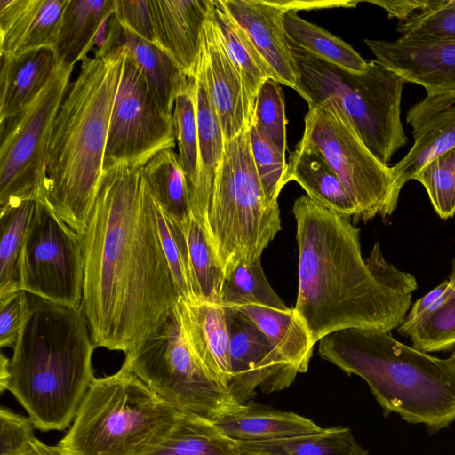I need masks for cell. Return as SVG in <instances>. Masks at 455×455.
Returning <instances> with one entry per match:
<instances>
[{"label":"cell","instance_id":"obj_11","mask_svg":"<svg viewBox=\"0 0 455 455\" xmlns=\"http://www.w3.org/2000/svg\"><path fill=\"white\" fill-rule=\"evenodd\" d=\"M301 140L316 149L339 177L356 212L354 225L395 211L401 190L392 166L382 164L356 133L334 112L310 108Z\"/></svg>","mask_w":455,"mask_h":455},{"label":"cell","instance_id":"obj_26","mask_svg":"<svg viewBox=\"0 0 455 455\" xmlns=\"http://www.w3.org/2000/svg\"><path fill=\"white\" fill-rule=\"evenodd\" d=\"M124 46L142 72L161 107L172 114L175 100L188 77L156 44L147 41L120 24L116 48Z\"/></svg>","mask_w":455,"mask_h":455},{"label":"cell","instance_id":"obj_25","mask_svg":"<svg viewBox=\"0 0 455 455\" xmlns=\"http://www.w3.org/2000/svg\"><path fill=\"white\" fill-rule=\"evenodd\" d=\"M232 307L250 318L299 373L307 371L315 345L294 308L251 304Z\"/></svg>","mask_w":455,"mask_h":455},{"label":"cell","instance_id":"obj_1","mask_svg":"<svg viewBox=\"0 0 455 455\" xmlns=\"http://www.w3.org/2000/svg\"><path fill=\"white\" fill-rule=\"evenodd\" d=\"M141 169L103 172L80 235V309L95 347L124 354L154 333L180 299Z\"/></svg>","mask_w":455,"mask_h":455},{"label":"cell","instance_id":"obj_43","mask_svg":"<svg viewBox=\"0 0 455 455\" xmlns=\"http://www.w3.org/2000/svg\"><path fill=\"white\" fill-rule=\"evenodd\" d=\"M396 29L406 39L455 41V8L447 0H435L430 8L399 22Z\"/></svg>","mask_w":455,"mask_h":455},{"label":"cell","instance_id":"obj_10","mask_svg":"<svg viewBox=\"0 0 455 455\" xmlns=\"http://www.w3.org/2000/svg\"><path fill=\"white\" fill-rule=\"evenodd\" d=\"M73 69L56 60L49 79L32 101L0 120V209L22 200H45L48 143Z\"/></svg>","mask_w":455,"mask_h":455},{"label":"cell","instance_id":"obj_28","mask_svg":"<svg viewBox=\"0 0 455 455\" xmlns=\"http://www.w3.org/2000/svg\"><path fill=\"white\" fill-rule=\"evenodd\" d=\"M115 12V0H68L53 46L56 60L75 66L88 57L102 21Z\"/></svg>","mask_w":455,"mask_h":455},{"label":"cell","instance_id":"obj_39","mask_svg":"<svg viewBox=\"0 0 455 455\" xmlns=\"http://www.w3.org/2000/svg\"><path fill=\"white\" fill-rule=\"evenodd\" d=\"M414 180L425 188L441 219L455 215V147L429 161Z\"/></svg>","mask_w":455,"mask_h":455},{"label":"cell","instance_id":"obj_50","mask_svg":"<svg viewBox=\"0 0 455 455\" xmlns=\"http://www.w3.org/2000/svg\"><path fill=\"white\" fill-rule=\"evenodd\" d=\"M8 361L9 358L5 357L3 354L0 359V392L3 393L7 390L8 380H9V371H8Z\"/></svg>","mask_w":455,"mask_h":455},{"label":"cell","instance_id":"obj_40","mask_svg":"<svg viewBox=\"0 0 455 455\" xmlns=\"http://www.w3.org/2000/svg\"><path fill=\"white\" fill-rule=\"evenodd\" d=\"M154 210L162 246L180 298L186 301L193 302L194 298L188 263V251L182 228L166 214L155 199Z\"/></svg>","mask_w":455,"mask_h":455},{"label":"cell","instance_id":"obj_31","mask_svg":"<svg viewBox=\"0 0 455 455\" xmlns=\"http://www.w3.org/2000/svg\"><path fill=\"white\" fill-rule=\"evenodd\" d=\"M145 455H240L238 443L207 419L182 413L165 439Z\"/></svg>","mask_w":455,"mask_h":455},{"label":"cell","instance_id":"obj_45","mask_svg":"<svg viewBox=\"0 0 455 455\" xmlns=\"http://www.w3.org/2000/svg\"><path fill=\"white\" fill-rule=\"evenodd\" d=\"M114 13L124 28L156 44L148 0H115Z\"/></svg>","mask_w":455,"mask_h":455},{"label":"cell","instance_id":"obj_22","mask_svg":"<svg viewBox=\"0 0 455 455\" xmlns=\"http://www.w3.org/2000/svg\"><path fill=\"white\" fill-rule=\"evenodd\" d=\"M296 181L318 205L352 220L356 208L338 174L314 148L299 141L291 152L283 179Z\"/></svg>","mask_w":455,"mask_h":455},{"label":"cell","instance_id":"obj_47","mask_svg":"<svg viewBox=\"0 0 455 455\" xmlns=\"http://www.w3.org/2000/svg\"><path fill=\"white\" fill-rule=\"evenodd\" d=\"M435 0H369L367 3L378 5L386 11L389 18H396L403 22L417 13L430 8Z\"/></svg>","mask_w":455,"mask_h":455},{"label":"cell","instance_id":"obj_17","mask_svg":"<svg viewBox=\"0 0 455 455\" xmlns=\"http://www.w3.org/2000/svg\"><path fill=\"white\" fill-rule=\"evenodd\" d=\"M245 32L273 79L296 89L297 68L282 21L285 13L270 0H220Z\"/></svg>","mask_w":455,"mask_h":455},{"label":"cell","instance_id":"obj_49","mask_svg":"<svg viewBox=\"0 0 455 455\" xmlns=\"http://www.w3.org/2000/svg\"><path fill=\"white\" fill-rule=\"evenodd\" d=\"M26 455H62L57 446H50L36 438L33 447Z\"/></svg>","mask_w":455,"mask_h":455},{"label":"cell","instance_id":"obj_19","mask_svg":"<svg viewBox=\"0 0 455 455\" xmlns=\"http://www.w3.org/2000/svg\"><path fill=\"white\" fill-rule=\"evenodd\" d=\"M175 307L193 354L208 374L228 389L231 372L225 307L206 301L189 302L181 298Z\"/></svg>","mask_w":455,"mask_h":455},{"label":"cell","instance_id":"obj_15","mask_svg":"<svg viewBox=\"0 0 455 455\" xmlns=\"http://www.w3.org/2000/svg\"><path fill=\"white\" fill-rule=\"evenodd\" d=\"M375 60L405 83L422 86L426 97L455 91V41L364 39Z\"/></svg>","mask_w":455,"mask_h":455},{"label":"cell","instance_id":"obj_4","mask_svg":"<svg viewBox=\"0 0 455 455\" xmlns=\"http://www.w3.org/2000/svg\"><path fill=\"white\" fill-rule=\"evenodd\" d=\"M124 46L86 57L55 117L46 156L44 202L79 235L87 225L103 173Z\"/></svg>","mask_w":455,"mask_h":455},{"label":"cell","instance_id":"obj_48","mask_svg":"<svg viewBox=\"0 0 455 455\" xmlns=\"http://www.w3.org/2000/svg\"><path fill=\"white\" fill-rule=\"evenodd\" d=\"M275 5L281 8L285 12H298L301 10H314L323 8H334V7H355L359 1H288L278 0L273 1Z\"/></svg>","mask_w":455,"mask_h":455},{"label":"cell","instance_id":"obj_38","mask_svg":"<svg viewBox=\"0 0 455 455\" xmlns=\"http://www.w3.org/2000/svg\"><path fill=\"white\" fill-rule=\"evenodd\" d=\"M260 305L274 308H288L269 284L259 259L239 265L227 278L221 305L232 307Z\"/></svg>","mask_w":455,"mask_h":455},{"label":"cell","instance_id":"obj_44","mask_svg":"<svg viewBox=\"0 0 455 455\" xmlns=\"http://www.w3.org/2000/svg\"><path fill=\"white\" fill-rule=\"evenodd\" d=\"M29 418L2 406L0 409V455H26L36 437Z\"/></svg>","mask_w":455,"mask_h":455},{"label":"cell","instance_id":"obj_35","mask_svg":"<svg viewBox=\"0 0 455 455\" xmlns=\"http://www.w3.org/2000/svg\"><path fill=\"white\" fill-rule=\"evenodd\" d=\"M39 200L28 199L0 209V299L20 290L19 261Z\"/></svg>","mask_w":455,"mask_h":455},{"label":"cell","instance_id":"obj_27","mask_svg":"<svg viewBox=\"0 0 455 455\" xmlns=\"http://www.w3.org/2000/svg\"><path fill=\"white\" fill-rule=\"evenodd\" d=\"M196 111L199 148V184L190 199L192 216L200 218L209 197L220 161L225 138L216 110L209 97L202 74L196 67Z\"/></svg>","mask_w":455,"mask_h":455},{"label":"cell","instance_id":"obj_23","mask_svg":"<svg viewBox=\"0 0 455 455\" xmlns=\"http://www.w3.org/2000/svg\"><path fill=\"white\" fill-rule=\"evenodd\" d=\"M0 120L25 108L49 79L56 56L52 47L0 54Z\"/></svg>","mask_w":455,"mask_h":455},{"label":"cell","instance_id":"obj_2","mask_svg":"<svg viewBox=\"0 0 455 455\" xmlns=\"http://www.w3.org/2000/svg\"><path fill=\"white\" fill-rule=\"evenodd\" d=\"M299 283L295 311L315 345L346 329L391 331L403 321L415 276L385 259L376 243L363 259L360 228L307 195L295 200Z\"/></svg>","mask_w":455,"mask_h":455},{"label":"cell","instance_id":"obj_37","mask_svg":"<svg viewBox=\"0 0 455 455\" xmlns=\"http://www.w3.org/2000/svg\"><path fill=\"white\" fill-rule=\"evenodd\" d=\"M196 78L188 83L178 94L172 118L178 143L179 159L187 179L190 199L199 184V148L196 111Z\"/></svg>","mask_w":455,"mask_h":455},{"label":"cell","instance_id":"obj_3","mask_svg":"<svg viewBox=\"0 0 455 455\" xmlns=\"http://www.w3.org/2000/svg\"><path fill=\"white\" fill-rule=\"evenodd\" d=\"M80 308L26 292L23 322L8 361L10 391L41 431L70 426L93 382L95 348Z\"/></svg>","mask_w":455,"mask_h":455},{"label":"cell","instance_id":"obj_7","mask_svg":"<svg viewBox=\"0 0 455 455\" xmlns=\"http://www.w3.org/2000/svg\"><path fill=\"white\" fill-rule=\"evenodd\" d=\"M182 412L126 369L95 378L57 447L62 455H145Z\"/></svg>","mask_w":455,"mask_h":455},{"label":"cell","instance_id":"obj_20","mask_svg":"<svg viewBox=\"0 0 455 455\" xmlns=\"http://www.w3.org/2000/svg\"><path fill=\"white\" fill-rule=\"evenodd\" d=\"M68 0H0V54L55 44Z\"/></svg>","mask_w":455,"mask_h":455},{"label":"cell","instance_id":"obj_53","mask_svg":"<svg viewBox=\"0 0 455 455\" xmlns=\"http://www.w3.org/2000/svg\"><path fill=\"white\" fill-rule=\"evenodd\" d=\"M240 455H262V454H240Z\"/></svg>","mask_w":455,"mask_h":455},{"label":"cell","instance_id":"obj_9","mask_svg":"<svg viewBox=\"0 0 455 455\" xmlns=\"http://www.w3.org/2000/svg\"><path fill=\"white\" fill-rule=\"evenodd\" d=\"M124 355L122 367L182 413L215 421L243 406L198 362L176 307L154 333Z\"/></svg>","mask_w":455,"mask_h":455},{"label":"cell","instance_id":"obj_36","mask_svg":"<svg viewBox=\"0 0 455 455\" xmlns=\"http://www.w3.org/2000/svg\"><path fill=\"white\" fill-rule=\"evenodd\" d=\"M180 227L186 240L193 302L221 305L226 277L201 227L193 216L187 224Z\"/></svg>","mask_w":455,"mask_h":455},{"label":"cell","instance_id":"obj_8","mask_svg":"<svg viewBox=\"0 0 455 455\" xmlns=\"http://www.w3.org/2000/svg\"><path fill=\"white\" fill-rule=\"evenodd\" d=\"M249 126L225 140L196 220L226 280L239 265L259 259L282 228L278 202L266 197L253 162Z\"/></svg>","mask_w":455,"mask_h":455},{"label":"cell","instance_id":"obj_42","mask_svg":"<svg viewBox=\"0 0 455 455\" xmlns=\"http://www.w3.org/2000/svg\"><path fill=\"white\" fill-rule=\"evenodd\" d=\"M253 162L266 197L276 202L282 188L287 163L285 154L259 129L249 126Z\"/></svg>","mask_w":455,"mask_h":455},{"label":"cell","instance_id":"obj_18","mask_svg":"<svg viewBox=\"0 0 455 455\" xmlns=\"http://www.w3.org/2000/svg\"><path fill=\"white\" fill-rule=\"evenodd\" d=\"M156 44L195 76L212 0H148Z\"/></svg>","mask_w":455,"mask_h":455},{"label":"cell","instance_id":"obj_16","mask_svg":"<svg viewBox=\"0 0 455 455\" xmlns=\"http://www.w3.org/2000/svg\"><path fill=\"white\" fill-rule=\"evenodd\" d=\"M197 68L220 119L225 140L235 138L250 125L254 104L222 44L210 13L204 27Z\"/></svg>","mask_w":455,"mask_h":455},{"label":"cell","instance_id":"obj_6","mask_svg":"<svg viewBox=\"0 0 455 455\" xmlns=\"http://www.w3.org/2000/svg\"><path fill=\"white\" fill-rule=\"evenodd\" d=\"M291 49L298 73L295 91L309 108L334 112L377 159L388 165L408 142L401 119L405 81L375 60H368L365 71L356 73Z\"/></svg>","mask_w":455,"mask_h":455},{"label":"cell","instance_id":"obj_34","mask_svg":"<svg viewBox=\"0 0 455 455\" xmlns=\"http://www.w3.org/2000/svg\"><path fill=\"white\" fill-rule=\"evenodd\" d=\"M240 454L262 455H368L345 427L265 443L237 442Z\"/></svg>","mask_w":455,"mask_h":455},{"label":"cell","instance_id":"obj_32","mask_svg":"<svg viewBox=\"0 0 455 455\" xmlns=\"http://www.w3.org/2000/svg\"><path fill=\"white\" fill-rule=\"evenodd\" d=\"M282 21L291 46L343 69L356 73L366 70L368 61L351 45L321 27L300 18L297 12L291 11L283 13Z\"/></svg>","mask_w":455,"mask_h":455},{"label":"cell","instance_id":"obj_54","mask_svg":"<svg viewBox=\"0 0 455 455\" xmlns=\"http://www.w3.org/2000/svg\"><path fill=\"white\" fill-rule=\"evenodd\" d=\"M451 356L455 359V350H454V352L452 353Z\"/></svg>","mask_w":455,"mask_h":455},{"label":"cell","instance_id":"obj_33","mask_svg":"<svg viewBox=\"0 0 455 455\" xmlns=\"http://www.w3.org/2000/svg\"><path fill=\"white\" fill-rule=\"evenodd\" d=\"M210 18L229 59L239 71L247 93L254 104L261 84L268 78L273 79L269 68L245 32L224 9L220 0H212Z\"/></svg>","mask_w":455,"mask_h":455},{"label":"cell","instance_id":"obj_12","mask_svg":"<svg viewBox=\"0 0 455 455\" xmlns=\"http://www.w3.org/2000/svg\"><path fill=\"white\" fill-rule=\"evenodd\" d=\"M84 272L81 236L39 200L20 257V290L60 306L80 308Z\"/></svg>","mask_w":455,"mask_h":455},{"label":"cell","instance_id":"obj_30","mask_svg":"<svg viewBox=\"0 0 455 455\" xmlns=\"http://www.w3.org/2000/svg\"><path fill=\"white\" fill-rule=\"evenodd\" d=\"M412 134V147L392 166L400 190L429 161L455 147V104L427 118Z\"/></svg>","mask_w":455,"mask_h":455},{"label":"cell","instance_id":"obj_46","mask_svg":"<svg viewBox=\"0 0 455 455\" xmlns=\"http://www.w3.org/2000/svg\"><path fill=\"white\" fill-rule=\"evenodd\" d=\"M26 291H18L0 299V346L13 347L21 329Z\"/></svg>","mask_w":455,"mask_h":455},{"label":"cell","instance_id":"obj_29","mask_svg":"<svg viewBox=\"0 0 455 455\" xmlns=\"http://www.w3.org/2000/svg\"><path fill=\"white\" fill-rule=\"evenodd\" d=\"M143 180L154 199L178 225L192 217L190 196L179 155L172 148L162 150L141 169Z\"/></svg>","mask_w":455,"mask_h":455},{"label":"cell","instance_id":"obj_24","mask_svg":"<svg viewBox=\"0 0 455 455\" xmlns=\"http://www.w3.org/2000/svg\"><path fill=\"white\" fill-rule=\"evenodd\" d=\"M213 422L223 434L235 442H274L322 429L312 420L294 412L247 403Z\"/></svg>","mask_w":455,"mask_h":455},{"label":"cell","instance_id":"obj_14","mask_svg":"<svg viewBox=\"0 0 455 455\" xmlns=\"http://www.w3.org/2000/svg\"><path fill=\"white\" fill-rule=\"evenodd\" d=\"M225 314L231 372L228 390L235 403H246L257 388L271 393L288 387L298 370L245 315L233 307H225Z\"/></svg>","mask_w":455,"mask_h":455},{"label":"cell","instance_id":"obj_51","mask_svg":"<svg viewBox=\"0 0 455 455\" xmlns=\"http://www.w3.org/2000/svg\"><path fill=\"white\" fill-rule=\"evenodd\" d=\"M452 286L455 287V258L452 259L451 271L448 278Z\"/></svg>","mask_w":455,"mask_h":455},{"label":"cell","instance_id":"obj_41","mask_svg":"<svg viewBox=\"0 0 455 455\" xmlns=\"http://www.w3.org/2000/svg\"><path fill=\"white\" fill-rule=\"evenodd\" d=\"M251 124L264 132L285 154L287 119L283 94L278 82L268 78L261 84L254 101Z\"/></svg>","mask_w":455,"mask_h":455},{"label":"cell","instance_id":"obj_52","mask_svg":"<svg viewBox=\"0 0 455 455\" xmlns=\"http://www.w3.org/2000/svg\"><path fill=\"white\" fill-rule=\"evenodd\" d=\"M447 4L455 8V0H447Z\"/></svg>","mask_w":455,"mask_h":455},{"label":"cell","instance_id":"obj_13","mask_svg":"<svg viewBox=\"0 0 455 455\" xmlns=\"http://www.w3.org/2000/svg\"><path fill=\"white\" fill-rule=\"evenodd\" d=\"M176 142L172 114L165 111L125 49L105 148L103 172L117 166L142 167Z\"/></svg>","mask_w":455,"mask_h":455},{"label":"cell","instance_id":"obj_5","mask_svg":"<svg viewBox=\"0 0 455 455\" xmlns=\"http://www.w3.org/2000/svg\"><path fill=\"white\" fill-rule=\"evenodd\" d=\"M319 355L366 381L385 414L431 432L455 420V359L407 346L391 331L346 329L318 341Z\"/></svg>","mask_w":455,"mask_h":455},{"label":"cell","instance_id":"obj_21","mask_svg":"<svg viewBox=\"0 0 455 455\" xmlns=\"http://www.w3.org/2000/svg\"><path fill=\"white\" fill-rule=\"evenodd\" d=\"M396 330L422 352L455 347V287L447 279L417 299Z\"/></svg>","mask_w":455,"mask_h":455}]
</instances>
